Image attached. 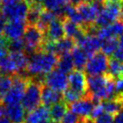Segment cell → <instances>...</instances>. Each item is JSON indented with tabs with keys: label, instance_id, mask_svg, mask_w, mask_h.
<instances>
[{
	"label": "cell",
	"instance_id": "1",
	"mask_svg": "<svg viewBox=\"0 0 123 123\" xmlns=\"http://www.w3.org/2000/svg\"><path fill=\"white\" fill-rule=\"evenodd\" d=\"M87 95L95 103L113 98L116 95V81L107 74L89 76L87 78Z\"/></svg>",
	"mask_w": 123,
	"mask_h": 123
},
{
	"label": "cell",
	"instance_id": "2",
	"mask_svg": "<svg viewBox=\"0 0 123 123\" xmlns=\"http://www.w3.org/2000/svg\"><path fill=\"white\" fill-rule=\"evenodd\" d=\"M58 56L52 53L39 51L29 56L25 73L30 78L43 79L57 66Z\"/></svg>",
	"mask_w": 123,
	"mask_h": 123
},
{
	"label": "cell",
	"instance_id": "3",
	"mask_svg": "<svg viewBox=\"0 0 123 123\" xmlns=\"http://www.w3.org/2000/svg\"><path fill=\"white\" fill-rule=\"evenodd\" d=\"M30 2L27 0L5 1L0 9V15L6 21H24L25 22L26 15L30 7Z\"/></svg>",
	"mask_w": 123,
	"mask_h": 123
},
{
	"label": "cell",
	"instance_id": "4",
	"mask_svg": "<svg viewBox=\"0 0 123 123\" xmlns=\"http://www.w3.org/2000/svg\"><path fill=\"white\" fill-rule=\"evenodd\" d=\"M43 84V79L41 78H31L28 82L23 99L22 106L27 111H31L35 108L40 106L41 103V91Z\"/></svg>",
	"mask_w": 123,
	"mask_h": 123
},
{
	"label": "cell",
	"instance_id": "5",
	"mask_svg": "<svg viewBox=\"0 0 123 123\" xmlns=\"http://www.w3.org/2000/svg\"><path fill=\"white\" fill-rule=\"evenodd\" d=\"M121 17V3L104 0L102 9L98 15L94 25L97 28H101L114 23Z\"/></svg>",
	"mask_w": 123,
	"mask_h": 123
},
{
	"label": "cell",
	"instance_id": "6",
	"mask_svg": "<svg viewBox=\"0 0 123 123\" xmlns=\"http://www.w3.org/2000/svg\"><path fill=\"white\" fill-rule=\"evenodd\" d=\"M44 33L36 25H27L23 41L25 43V53L30 56L42 50L44 42Z\"/></svg>",
	"mask_w": 123,
	"mask_h": 123
},
{
	"label": "cell",
	"instance_id": "7",
	"mask_svg": "<svg viewBox=\"0 0 123 123\" xmlns=\"http://www.w3.org/2000/svg\"><path fill=\"white\" fill-rule=\"evenodd\" d=\"M75 6L83 22L82 27L86 31L94 25L97 17L102 9L101 3H92L87 1H81Z\"/></svg>",
	"mask_w": 123,
	"mask_h": 123
},
{
	"label": "cell",
	"instance_id": "8",
	"mask_svg": "<svg viewBox=\"0 0 123 123\" xmlns=\"http://www.w3.org/2000/svg\"><path fill=\"white\" fill-rule=\"evenodd\" d=\"M109 57L102 52H98L89 57L86 63L85 70L89 76L103 75L108 71L109 66Z\"/></svg>",
	"mask_w": 123,
	"mask_h": 123
},
{
	"label": "cell",
	"instance_id": "9",
	"mask_svg": "<svg viewBox=\"0 0 123 123\" xmlns=\"http://www.w3.org/2000/svg\"><path fill=\"white\" fill-rule=\"evenodd\" d=\"M68 77L58 69H54L43 77V85L59 92H63L68 87Z\"/></svg>",
	"mask_w": 123,
	"mask_h": 123
},
{
	"label": "cell",
	"instance_id": "10",
	"mask_svg": "<svg viewBox=\"0 0 123 123\" xmlns=\"http://www.w3.org/2000/svg\"><path fill=\"white\" fill-rule=\"evenodd\" d=\"M75 44L81 47L88 54L89 57L99 52L101 45V40L96 35L83 34L74 41Z\"/></svg>",
	"mask_w": 123,
	"mask_h": 123
},
{
	"label": "cell",
	"instance_id": "11",
	"mask_svg": "<svg viewBox=\"0 0 123 123\" xmlns=\"http://www.w3.org/2000/svg\"><path fill=\"white\" fill-rule=\"evenodd\" d=\"M27 25L24 21H8L3 31V37L6 41L21 39L25 35Z\"/></svg>",
	"mask_w": 123,
	"mask_h": 123
},
{
	"label": "cell",
	"instance_id": "12",
	"mask_svg": "<svg viewBox=\"0 0 123 123\" xmlns=\"http://www.w3.org/2000/svg\"><path fill=\"white\" fill-rule=\"evenodd\" d=\"M95 104L97 103H95L88 95H86L75 102L70 104L69 107L71 111L77 114L81 119H89Z\"/></svg>",
	"mask_w": 123,
	"mask_h": 123
},
{
	"label": "cell",
	"instance_id": "13",
	"mask_svg": "<svg viewBox=\"0 0 123 123\" xmlns=\"http://www.w3.org/2000/svg\"><path fill=\"white\" fill-rule=\"evenodd\" d=\"M70 88L87 95V76L82 70H74L68 76Z\"/></svg>",
	"mask_w": 123,
	"mask_h": 123
},
{
	"label": "cell",
	"instance_id": "14",
	"mask_svg": "<svg viewBox=\"0 0 123 123\" xmlns=\"http://www.w3.org/2000/svg\"><path fill=\"white\" fill-rule=\"evenodd\" d=\"M96 35L103 41L109 38H117L123 35V21L118 20L110 25L105 27L98 28L96 31Z\"/></svg>",
	"mask_w": 123,
	"mask_h": 123
},
{
	"label": "cell",
	"instance_id": "15",
	"mask_svg": "<svg viewBox=\"0 0 123 123\" xmlns=\"http://www.w3.org/2000/svg\"><path fill=\"white\" fill-rule=\"evenodd\" d=\"M64 29L62 18L57 17L46 28L44 32V39L49 42H57L61 39L64 38Z\"/></svg>",
	"mask_w": 123,
	"mask_h": 123
},
{
	"label": "cell",
	"instance_id": "16",
	"mask_svg": "<svg viewBox=\"0 0 123 123\" xmlns=\"http://www.w3.org/2000/svg\"><path fill=\"white\" fill-rule=\"evenodd\" d=\"M62 100V94L43 84L41 91V102L45 107H51Z\"/></svg>",
	"mask_w": 123,
	"mask_h": 123
},
{
	"label": "cell",
	"instance_id": "17",
	"mask_svg": "<svg viewBox=\"0 0 123 123\" xmlns=\"http://www.w3.org/2000/svg\"><path fill=\"white\" fill-rule=\"evenodd\" d=\"M5 115L10 119L12 123H25V110L22 104L8 105L5 108Z\"/></svg>",
	"mask_w": 123,
	"mask_h": 123
},
{
	"label": "cell",
	"instance_id": "18",
	"mask_svg": "<svg viewBox=\"0 0 123 123\" xmlns=\"http://www.w3.org/2000/svg\"><path fill=\"white\" fill-rule=\"evenodd\" d=\"M47 119H50L48 108L40 105L35 110L28 112L25 119V123H41Z\"/></svg>",
	"mask_w": 123,
	"mask_h": 123
},
{
	"label": "cell",
	"instance_id": "19",
	"mask_svg": "<svg viewBox=\"0 0 123 123\" xmlns=\"http://www.w3.org/2000/svg\"><path fill=\"white\" fill-rule=\"evenodd\" d=\"M62 23H63V29H64L65 36L68 38L73 39V41L78 38L81 35H82L83 33H87V31L82 26L73 23L67 18H62Z\"/></svg>",
	"mask_w": 123,
	"mask_h": 123
},
{
	"label": "cell",
	"instance_id": "20",
	"mask_svg": "<svg viewBox=\"0 0 123 123\" xmlns=\"http://www.w3.org/2000/svg\"><path fill=\"white\" fill-rule=\"evenodd\" d=\"M71 55L73 58V62L74 67L77 70H82L85 68L86 63L89 60V55L83 49H81L79 46H75L71 52Z\"/></svg>",
	"mask_w": 123,
	"mask_h": 123
},
{
	"label": "cell",
	"instance_id": "21",
	"mask_svg": "<svg viewBox=\"0 0 123 123\" xmlns=\"http://www.w3.org/2000/svg\"><path fill=\"white\" fill-rule=\"evenodd\" d=\"M68 4V0H43V7L45 10L53 12L58 17L62 18V10Z\"/></svg>",
	"mask_w": 123,
	"mask_h": 123
},
{
	"label": "cell",
	"instance_id": "22",
	"mask_svg": "<svg viewBox=\"0 0 123 123\" xmlns=\"http://www.w3.org/2000/svg\"><path fill=\"white\" fill-rule=\"evenodd\" d=\"M67 111H68V104L65 103L63 100H62L60 102L51 106V109L49 110L50 119L54 120V122L60 123Z\"/></svg>",
	"mask_w": 123,
	"mask_h": 123
},
{
	"label": "cell",
	"instance_id": "23",
	"mask_svg": "<svg viewBox=\"0 0 123 123\" xmlns=\"http://www.w3.org/2000/svg\"><path fill=\"white\" fill-rule=\"evenodd\" d=\"M102 108H103L104 113H107L110 115H116L118 112L122 110V103L118 97H113L111 99L105 100L101 102Z\"/></svg>",
	"mask_w": 123,
	"mask_h": 123
},
{
	"label": "cell",
	"instance_id": "24",
	"mask_svg": "<svg viewBox=\"0 0 123 123\" xmlns=\"http://www.w3.org/2000/svg\"><path fill=\"white\" fill-rule=\"evenodd\" d=\"M43 10V7L41 4L31 3L26 15V19H25V23L27 25H36Z\"/></svg>",
	"mask_w": 123,
	"mask_h": 123
},
{
	"label": "cell",
	"instance_id": "25",
	"mask_svg": "<svg viewBox=\"0 0 123 123\" xmlns=\"http://www.w3.org/2000/svg\"><path fill=\"white\" fill-rule=\"evenodd\" d=\"M108 73L107 75L112 78L113 80H118L119 78L123 77V62L118 61L114 58H112L109 62L108 66Z\"/></svg>",
	"mask_w": 123,
	"mask_h": 123
},
{
	"label": "cell",
	"instance_id": "26",
	"mask_svg": "<svg viewBox=\"0 0 123 123\" xmlns=\"http://www.w3.org/2000/svg\"><path fill=\"white\" fill-rule=\"evenodd\" d=\"M56 67L59 71H61L62 73H65V74L72 73L74 68V64H73L71 54H62L61 56H59Z\"/></svg>",
	"mask_w": 123,
	"mask_h": 123
},
{
	"label": "cell",
	"instance_id": "27",
	"mask_svg": "<svg viewBox=\"0 0 123 123\" xmlns=\"http://www.w3.org/2000/svg\"><path fill=\"white\" fill-rule=\"evenodd\" d=\"M58 16L54 13L51 11H48V10H45L43 8V10L41 13V15H40V18H39V21L36 26L40 28L41 30L44 33L46 30V28L48 27V25H50L53 21H54L55 18H57Z\"/></svg>",
	"mask_w": 123,
	"mask_h": 123
},
{
	"label": "cell",
	"instance_id": "28",
	"mask_svg": "<svg viewBox=\"0 0 123 123\" xmlns=\"http://www.w3.org/2000/svg\"><path fill=\"white\" fill-rule=\"evenodd\" d=\"M119 47V40L117 38H109L101 41L100 49L101 52L106 55H112Z\"/></svg>",
	"mask_w": 123,
	"mask_h": 123
},
{
	"label": "cell",
	"instance_id": "29",
	"mask_svg": "<svg viewBox=\"0 0 123 123\" xmlns=\"http://www.w3.org/2000/svg\"><path fill=\"white\" fill-rule=\"evenodd\" d=\"M84 96H86V95L77 92L73 89L67 88L62 93V100L68 105H70V104L75 102V101H77L78 100H80V99H81L82 97Z\"/></svg>",
	"mask_w": 123,
	"mask_h": 123
},
{
	"label": "cell",
	"instance_id": "30",
	"mask_svg": "<svg viewBox=\"0 0 123 123\" xmlns=\"http://www.w3.org/2000/svg\"><path fill=\"white\" fill-rule=\"evenodd\" d=\"M13 85V78L10 75L0 76V100L4 98Z\"/></svg>",
	"mask_w": 123,
	"mask_h": 123
},
{
	"label": "cell",
	"instance_id": "31",
	"mask_svg": "<svg viewBox=\"0 0 123 123\" xmlns=\"http://www.w3.org/2000/svg\"><path fill=\"white\" fill-rule=\"evenodd\" d=\"M7 51L10 53L25 52V43L23 39H17L13 41H7Z\"/></svg>",
	"mask_w": 123,
	"mask_h": 123
},
{
	"label": "cell",
	"instance_id": "32",
	"mask_svg": "<svg viewBox=\"0 0 123 123\" xmlns=\"http://www.w3.org/2000/svg\"><path fill=\"white\" fill-rule=\"evenodd\" d=\"M81 120V118L79 116L73 113V111H67L65 115L63 116V118L62 119L60 123H80Z\"/></svg>",
	"mask_w": 123,
	"mask_h": 123
},
{
	"label": "cell",
	"instance_id": "33",
	"mask_svg": "<svg viewBox=\"0 0 123 123\" xmlns=\"http://www.w3.org/2000/svg\"><path fill=\"white\" fill-rule=\"evenodd\" d=\"M93 123H115L114 118L110 114L102 113L100 116H99L97 119L93 120Z\"/></svg>",
	"mask_w": 123,
	"mask_h": 123
},
{
	"label": "cell",
	"instance_id": "34",
	"mask_svg": "<svg viewBox=\"0 0 123 123\" xmlns=\"http://www.w3.org/2000/svg\"><path fill=\"white\" fill-rule=\"evenodd\" d=\"M7 41L1 36L0 37V60L7 55Z\"/></svg>",
	"mask_w": 123,
	"mask_h": 123
},
{
	"label": "cell",
	"instance_id": "35",
	"mask_svg": "<svg viewBox=\"0 0 123 123\" xmlns=\"http://www.w3.org/2000/svg\"><path fill=\"white\" fill-rule=\"evenodd\" d=\"M121 94H123V77L118 79L116 81V95Z\"/></svg>",
	"mask_w": 123,
	"mask_h": 123
},
{
	"label": "cell",
	"instance_id": "36",
	"mask_svg": "<svg viewBox=\"0 0 123 123\" xmlns=\"http://www.w3.org/2000/svg\"><path fill=\"white\" fill-rule=\"evenodd\" d=\"M112 56L114 59L118 60V61L123 62V49L118 47V49L115 51V53L112 54Z\"/></svg>",
	"mask_w": 123,
	"mask_h": 123
},
{
	"label": "cell",
	"instance_id": "37",
	"mask_svg": "<svg viewBox=\"0 0 123 123\" xmlns=\"http://www.w3.org/2000/svg\"><path fill=\"white\" fill-rule=\"evenodd\" d=\"M114 122L115 123H123V110L118 112L114 117Z\"/></svg>",
	"mask_w": 123,
	"mask_h": 123
},
{
	"label": "cell",
	"instance_id": "38",
	"mask_svg": "<svg viewBox=\"0 0 123 123\" xmlns=\"http://www.w3.org/2000/svg\"><path fill=\"white\" fill-rule=\"evenodd\" d=\"M5 25H6V20L0 15V37L3 36V31H4Z\"/></svg>",
	"mask_w": 123,
	"mask_h": 123
},
{
	"label": "cell",
	"instance_id": "39",
	"mask_svg": "<svg viewBox=\"0 0 123 123\" xmlns=\"http://www.w3.org/2000/svg\"><path fill=\"white\" fill-rule=\"evenodd\" d=\"M0 123H12L10 119H8L6 115H3L0 117Z\"/></svg>",
	"mask_w": 123,
	"mask_h": 123
},
{
	"label": "cell",
	"instance_id": "40",
	"mask_svg": "<svg viewBox=\"0 0 123 123\" xmlns=\"http://www.w3.org/2000/svg\"><path fill=\"white\" fill-rule=\"evenodd\" d=\"M5 115V107L2 100H0V117Z\"/></svg>",
	"mask_w": 123,
	"mask_h": 123
},
{
	"label": "cell",
	"instance_id": "41",
	"mask_svg": "<svg viewBox=\"0 0 123 123\" xmlns=\"http://www.w3.org/2000/svg\"><path fill=\"white\" fill-rule=\"evenodd\" d=\"M68 1H69L70 4L73 5V6H77L79 3H81L82 0H68Z\"/></svg>",
	"mask_w": 123,
	"mask_h": 123
},
{
	"label": "cell",
	"instance_id": "42",
	"mask_svg": "<svg viewBox=\"0 0 123 123\" xmlns=\"http://www.w3.org/2000/svg\"><path fill=\"white\" fill-rule=\"evenodd\" d=\"M119 47L123 49V35H121L119 39Z\"/></svg>",
	"mask_w": 123,
	"mask_h": 123
},
{
	"label": "cell",
	"instance_id": "43",
	"mask_svg": "<svg viewBox=\"0 0 123 123\" xmlns=\"http://www.w3.org/2000/svg\"><path fill=\"white\" fill-rule=\"evenodd\" d=\"M80 123H93V120L90 119H81Z\"/></svg>",
	"mask_w": 123,
	"mask_h": 123
},
{
	"label": "cell",
	"instance_id": "44",
	"mask_svg": "<svg viewBox=\"0 0 123 123\" xmlns=\"http://www.w3.org/2000/svg\"><path fill=\"white\" fill-rule=\"evenodd\" d=\"M87 2H92V3H103L104 0H84Z\"/></svg>",
	"mask_w": 123,
	"mask_h": 123
},
{
	"label": "cell",
	"instance_id": "45",
	"mask_svg": "<svg viewBox=\"0 0 123 123\" xmlns=\"http://www.w3.org/2000/svg\"><path fill=\"white\" fill-rule=\"evenodd\" d=\"M31 3H35V4H42L43 0H30Z\"/></svg>",
	"mask_w": 123,
	"mask_h": 123
},
{
	"label": "cell",
	"instance_id": "46",
	"mask_svg": "<svg viewBox=\"0 0 123 123\" xmlns=\"http://www.w3.org/2000/svg\"><path fill=\"white\" fill-rule=\"evenodd\" d=\"M41 123H56V122H54V120H52L51 119H45V120H43V121Z\"/></svg>",
	"mask_w": 123,
	"mask_h": 123
},
{
	"label": "cell",
	"instance_id": "47",
	"mask_svg": "<svg viewBox=\"0 0 123 123\" xmlns=\"http://www.w3.org/2000/svg\"><path fill=\"white\" fill-rule=\"evenodd\" d=\"M114 97H115V96H114ZM116 97H118L119 100H120L121 103H122V107H123V94H121V95H116Z\"/></svg>",
	"mask_w": 123,
	"mask_h": 123
},
{
	"label": "cell",
	"instance_id": "48",
	"mask_svg": "<svg viewBox=\"0 0 123 123\" xmlns=\"http://www.w3.org/2000/svg\"><path fill=\"white\" fill-rule=\"evenodd\" d=\"M121 17H122V21H123V1L121 3Z\"/></svg>",
	"mask_w": 123,
	"mask_h": 123
},
{
	"label": "cell",
	"instance_id": "49",
	"mask_svg": "<svg viewBox=\"0 0 123 123\" xmlns=\"http://www.w3.org/2000/svg\"><path fill=\"white\" fill-rule=\"evenodd\" d=\"M108 1H112V2H122L123 0H108Z\"/></svg>",
	"mask_w": 123,
	"mask_h": 123
},
{
	"label": "cell",
	"instance_id": "50",
	"mask_svg": "<svg viewBox=\"0 0 123 123\" xmlns=\"http://www.w3.org/2000/svg\"><path fill=\"white\" fill-rule=\"evenodd\" d=\"M3 2H4V0H0V9H1L2 6H3Z\"/></svg>",
	"mask_w": 123,
	"mask_h": 123
},
{
	"label": "cell",
	"instance_id": "51",
	"mask_svg": "<svg viewBox=\"0 0 123 123\" xmlns=\"http://www.w3.org/2000/svg\"><path fill=\"white\" fill-rule=\"evenodd\" d=\"M5 1H17V0H5Z\"/></svg>",
	"mask_w": 123,
	"mask_h": 123
},
{
	"label": "cell",
	"instance_id": "52",
	"mask_svg": "<svg viewBox=\"0 0 123 123\" xmlns=\"http://www.w3.org/2000/svg\"><path fill=\"white\" fill-rule=\"evenodd\" d=\"M0 76H1V75H0Z\"/></svg>",
	"mask_w": 123,
	"mask_h": 123
}]
</instances>
